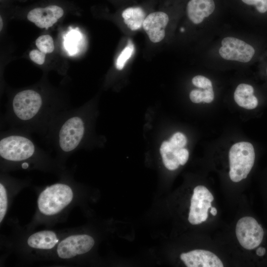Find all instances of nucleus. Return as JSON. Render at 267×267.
<instances>
[{
	"mask_svg": "<svg viewBox=\"0 0 267 267\" xmlns=\"http://www.w3.org/2000/svg\"><path fill=\"white\" fill-rule=\"evenodd\" d=\"M256 154L253 145L249 142L235 143L229 151L231 180L235 182L246 178L255 163Z\"/></svg>",
	"mask_w": 267,
	"mask_h": 267,
	"instance_id": "nucleus-1",
	"label": "nucleus"
},
{
	"mask_svg": "<svg viewBox=\"0 0 267 267\" xmlns=\"http://www.w3.org/2000/svg\"><path fill=\"white\" fill-rule=\"evenodd\" d=\"M72 190L66 184L57 183L47 187L40 195L38 207L45 215H53L60 212L72 201Z\"/></svg>",
	"mask_w": 267,
	"mask_h": 267,
	"instance_id": "nucleus-2",
	"label": "nucleus"
},
{
	"mask_svg": "<svg viewBox=\"0 0 267 267\" xmlns=\"http://www.w3.org/2000/svg\"><path fill=\"white\" fill-rule=\"evenodd\" d=\"M35 145L29 138L19 134H10L0 140V155L6 160L21 161L31 157Z\"/></svg>",
	"mask_w": 267,
	"mask_h": 267,
	"instance_id": "nucleus-3",
	"label": "nucleus"
},
{
	"mask_svg": "<svg viewBox=\"0 0 267 267\" xmlns=\"http://www.w3.org/2000/svg\"><path fill=\"white\" fill-rule=\"evenodd\" d=\"M43 99L37 91L26 89L18 92L13 97L12 110L20 121L28 122L33 120L43 107Z\"/></svg>",
	"mask_w": 267,
	"mask_h": 267,
	"instance_id": "nucleus-4",
	"label": "nucleus"
},
{
	"mask_svg": "<svg viewBox=\"0 0 267 267\" xmlns=\"http://www.w3.org/2000/svg\"><path fill=\"white\" fill-rule=\"evenodd\" d=\"M236 235L240 244L247 250H256L264 241L265 231L257 220L252 217L241 218L236 225Z\"/></svg>",
	"mask_w": 267,
	"mask_h": 267,
	"instance_id": "nucleus-5",
	"label": "nucleus"
},
{
	"mask_svg": "<svg viewBox=\"0 0 267 267\" xmlns=\"http://www.w3.org/2000/svg\"><path fill=\"white\" fill-rule=\"evenodd\" d=\"M85 132L83 119L78 115L68 118L61 125L58 134V146L64 152L76 149L80 144Z\"/></svg>",
	"mask_w": 267,
	"mask_h": 267,
	"instance_id": "nucleus-6",
	"label": "nucleus"
},
{
	"mask_svg": "<svg viewBox=\"0 0 267 267\" xmlns=\"http://www.w3.org/2000/svg\"><path fill=\"white\" fill-rule=\"evenodd\" d=\"M214 197L204 186L198 185L193 190L191 199L188 221L192 224H198L208 218V211L212 207Z\"/></svg>",
	"mask_w": 267,
	"mask_h": 267,
	"instance_id": "nucleus-7",
	"label": "nucleus"
},
{
	"mask_svg": "<svg viewBox=\"0 0 267 267\" xmlns=\"http://www.w3.org/2000/svg\"><path fill=\"white\" fill-rule=\"evenodd\" d=\"M222 45L219 54L225 60L246 63L250 61L255 54V51L252 46L234 37L223 38Z\"/></svg>",
	"mask_w": 267,
	"mask_h": 267,
	"instance_id": "nucleus-8",
	"label": "nucleus"
},
{
	"mask_svg": "<svg viewBox=\"0 0 267 267\" xmlns=\"http://www.w3.org/2000/svg\"><path fill=\"white\" fill-rule=\"evenodd\" d=\"M94 239L87 234L74 235L62 240L58 245L57 252L62 259H69L89 252L93 246Z\"/></svg>",
	"mask_w": 267,
	"mask_h": 267,
	"instance_id": "nucleus-9",
	"label": "nucleus"
},
{
	"mask_svg": "<svg viewBox=\"0 0 267 267\" xmlns=\"http://www.w3.org/2000/svg\"><path fill=\"white\" fill-rule=\"evenodd\" d=\"M64 14L63 9L55 5L31 10L27 15L28 19L41 28L51 27Z\"/></svg>",
	"mask_w": 267,
	"mask_h": 267,
	"instance_id": "nucleus-10",
	"label": "nucleus"
},
{
	"mask_svg": "<svg viewBox=\"0 0 267 267\" xmlns=\"http://www.w3.org/2000/svg\"><path fill=\"white\" fill-rule=\"evenodd\" d=\"M168 22L169 17L166 13L157 11L151 13L145 17L142 27L150 40L156 43L164 38L165 29Z\"/></svg>",
	"mask_w": 267,
	"mask_h": 267,
	"instance_id": "nucleus-11",
	"label": "nucleus"
},
{
	"mask_svg": "<svg viewBox=\"0 0 267 267\" xmlns=\"http://www.w3.org/2000/svg\"><path fill=\"white\" fill-rule=\"evenodd\" d=\"M180 259L187 267H223L221 260L213 253L205 250H194L182 253Z\"/></svg>",
	"mask_w": 267,
	"mask_h": 267,
	"instance_id": "nucleus-12",
	"label": "nucleus"
},
{
	"mask_svg": "<svg viewBox=\"0 0 267 267\" xmlns=\"http://www.w3.org/2000/svg\"><path fill=\"white\" fill-rule=\"evenodd\" d=\"M213 0H190L187 5V13L189 19L195 24L201 23L214 11Z\"/></svg>",
	"mask_w": 267,
	"mask_h": 267,
	"instance_id": "nucleus-13",
	"label": "nucleus"
},
{
	"mask_svg": "<svg viewBox=\"0 0 267 267\" xmlns=\"http://www.w3.org/2000/svg\"><path fill=\"white\" fill-rule=\"evenodd\" d=\"M253 87L248 84H241L236 88L234 93V99L240 107L252 110L257 107L259 104L258 98L254 94Z\"/></svg>",
	"mask_w": 267,
	"mask_h": 267,
	"instance_id": "nucleus-14",
	"label": "nucleus"
},
{
	"mask_svg": "<svg viewBox=\"0 0 267 267\" xmlns=\"http://www.w3.org/2000/svg\"><path fill=\"white\" fill-rule=\"evenodd\" d=\"M58 242L54 232L50 230H44L35 233L28 238V245L34 248L50 249Z\"/></svg>",
	"mask_w": 267,
	"mask_h": 267,
	"instance_id": "nucleus-15",
	"label": "nucleus"
},
{
	"mask_svg": "<svg viewBox=\"0 0 267 267\" xmlns=\"http://www.w3.org/2000/svg\"><path fill=\"white\" fill-rule=\"evenodd\" d=\"M124 23L133 31L140 29L145 18V13L140 7H130L122 13Z\"/></svg>",
	"mask_w": 267,
	"mask_h": 267,
	"instance_id": "nucleus-16",
	"label": "nucleus"
},
{
	"mask_svg": "<svg viewBox=\"0 0 267 267\" xmlns=\"http://www.w3.org/2000/svg\"><path fill=\"white\" fill-rule=\"evenodd\" d=\"M180 149L174 146L170 141H165L162 143L160 151L163 164L168 170H176L180 165L177 157Z\"/></svg>",
	"mask_w": 267,
	"mask_h": 267,
	"instance_id": "nucleus-17",
	"label": "nucleus"
},
{
	"mask_svg": "<svg viewBox=\"0 0 267 267\" xmlns=\"http://www.w3.org/2000/svg\"><path fill=\"white\" fill-rule=\"evenodd\" d=\"M81 33L74 29L66 35L64 41V46L69 54L73 55L77 52L78 45L81 40Z\"/></svg>",
	"mask_w": 267,
	"mask_h": 267,
	"instance_id": "nucleus-18",
	"label": "nucleus"
},
{
	"mask_svg": "<svg viewBox=\"0 0 267 267\" xmlns=\"http://www.w3.org/2000/svg\"><path fill=\"white\" fill-rule=\"evenodd\" d=\"M134 51V44L129 39L127 46L122 51L117 59L116 67L117 69L121 70L124 68L127 60L130 58Z\"/></svg>",
	"mask_w": 267,
	"mask_h": 267,
	"instance_id": "nucleus-19",
	"label": "nucleus"
},
{
	"mask_svg": "<svg viewBox=\"0 0 267 267\" xmlns=\"http://www.w3.org/2000/svg\"><path fill=\"white\" fill-rule=\"evenodd\" d=\"M38 49L44 53H49L54 50V43L52 38L48 35L40 36L36 41Z\"/></svg>",
	"mask_w": 267,
	"mask_h": 267,
	"instance_id": "nucleus-20",
	"label": "nucleus"
},
{
	"mask_svg": "<svg viewBox=\"0 0 267 267\" xmlns=\"http://www.w3.org/2000/svg\"><path fill=\"white\" fill-rule=\"evenodd\" d=\"M7 206V198L5 189L4 186L0 184V222L4 218Z\"/></svg>",
	"mask_w": 267,
	"mask_h": 267,
	"instance_id": "nucleus-21",
	"label": "nucleus"
},
{
	"mask_svg": "<svg viewBox=\"0 0 267 267\" xmlns=\"http://www.w3.org/2000/svg\"><path fill=\"white\" fill-rule=\"evenodd\" d=\"M169 141L176 148H182L186 144L187 139L182 133L177 132L173 135Z\"/></svg>",
	"mask_w": 267,
	"mask_h": 267,
	"instance_id": "nucleus-22",
	"label": "nucleus"
},
{
	"mask_svg": "<svg viewBox=\"0 0 267 267\" xmlns=\"http://www.w3.org/2000/svg\"><path fill=\"white\" fill-rule=\"evenodd\" d=\"M192 82L194 86L200 88L206 89L212 88L211 81L203 76L198 75L195 76L193 78Z\"/></svg>",
	"mask_w": 267,
	"mask_h": 267,
	"instance_id": "nucleus-23",
	"label": "nucleus"
},
{
	"mask_svg": "<svg viewBox=\"0 0 267 267\" xmlns=\"http://www.w3.org/2000/svg\"><path fill=\"white\" fill-rule=\"evenodd\" d=\"M248 5H255L256 9L260 13H263L267 11V0H242Z\"/></svg>",
	"mask_w": 267,
	"mask_h": 267,
	"instance_id": "nucleus-24",
	"label": "nucleus"
},
{
	"mask_svg": "<svg viewBox=\"0 0 267 267\" xmlns=\"http://www.w3.org/2000/svg\"><path fill=\"white\" fill-rule=\"evenodd\" d=\"M45 53L37 49H34L29 53V56L31 59L35 63L42 65L45 60Z\"/></svg>",
	"mask_w": 267,
	"mask_h": 267,
	"instance_id": "nucleus-25",
	"label": "nucleus"
},
{
	"mask_svg": "<svg viewBox=\"0 0 267 267\" xmlns=\"http://www.w3.org/2000/svg\"><path fill=\"white\" fill-rule=\"evenodd\" d=\"M177 157L179 164L180 165H184L188 159V151L184 148H180L178 151Z\"/></svg>",
	"mask_w": 267,
	"mask_h": 267,
	"instance_id": "nucleus-26",
	"label": "nucleus"
},
{
	"mask_svg": "<svg viewBox=\"0 0 267 267\" xmlns=\"http://www.w3.org/2000/svg\"><path fill=\"white\" fill-rule=\"evenodd\" d=\"M203 91L199 89H193L189 94V98L191 101L195 103L202 101Z\"/></svg>",
	"mask_w": 267,
	"mask_h": 267,
	"instance_id": "nucleus-27",
	"label": "nucleus"
},
{
	"mask_svg": "<svg viewBox=\"0 0 267 267\" xmlns=\"http://www.w3.org/2000/svg\"><path fill=\"white\" fill-rule=\"evenodd\" d=\"M214 98V93L213 88L204 89L203 91L202 101L209 103L211 102Z\"/></svg>",
	"mask_w": 267,
	"mask_h": 267,
	"instance_id": "nucleus-28",
	"label": "nucleus"
},
{
	"mask_svg": "<svg viewBox=\"0 0 267 267\" xmlns=\"http://www.w3.org/2000/svg\"><path fill=\"white\" fill-rule=\"evenodd\" d=\"M211 214L213 216H216L217 214V210L216 208L215 207H211V210H210Z\"/></svg>",
	"mask_w": 267,
	"mask_h": 267,
	"instance_id": "nucleus-29",
	"label": "nucleus"
},
{
	"mask_svg": "<svg viewBox=\"0 0 267 267\" xmlns=\"http://www.w3.org/2000/svg\"><path fill=\"white\" fill-rule=\"evenodd\" d=\"M0 31H1L3 25V22L1 16L0 17Z\"/></svg>",
	"mask_w": 267,
	"mask_h": 267,
	"instance_id": "nucleus-30",
	"label": "nucleus"
},
{
	"mask_svg": "<svg viewBox=\"0 0 267 267\" xmlns=\"http://www.w3.org/2000/svg\"><path fill=\"white\" fill-rule=\"evenodd\" d=\"M28 164L27 163H23V165H22V166H23V168H26L28 167Z\"/></svg>",
	"mask_w": 267,
	"mask_h": 267,
	"instance_id": "nucleus-31",
	"label": "nucleus"
},
{
	"mask_svg": "<svg viewBox=\"0 0 267 267\" xmlns=\"http://www.w3.org/2000/svg\"></svg>",
	"mask_w": 267,
	"mask_h": 267,
	"instance_id": "nucleus-32",
	"label": "nucleus"
}]
</instances>
